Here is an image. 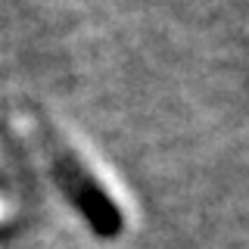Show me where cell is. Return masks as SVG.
Wrapping results in <instances>:
<instances>
[{
    "label": "cell",
    "instance_id": "cell-1",
    "mask_svg": "<svg viewBox=\"0 0 249 249\" xmlns=\"http://www.w3.org/2000/svg\"><path fill=\"white\" fill-rule=\"evenodd\" d=\"M44 146H47V156L53 159V168L59 171L56 178L81 202V209L90 215V221H97V228L103 231H115V224L122 221V212H119V202L109 193V187L97 178V168L69 140L50 134V131H44Z\"/></svg>",
    "mask_w": 249,
    "mask_h": 249
},
{
    "label": "cell",
    "instance_id": "cell-2",
    "mask_svg": "<svg viewBox=\"0 0 249 249\" xmlns=\"http://www.w3.org/2000/svg\"><path fill=\"white\" fill-rule=\"evenodd\" d=\"M13 212H16V209H13V196L0 190V224H6V221H10Z\"/></svg>",
    "mask_w": 249,
    "mask_h": 249
}]
</instances>
